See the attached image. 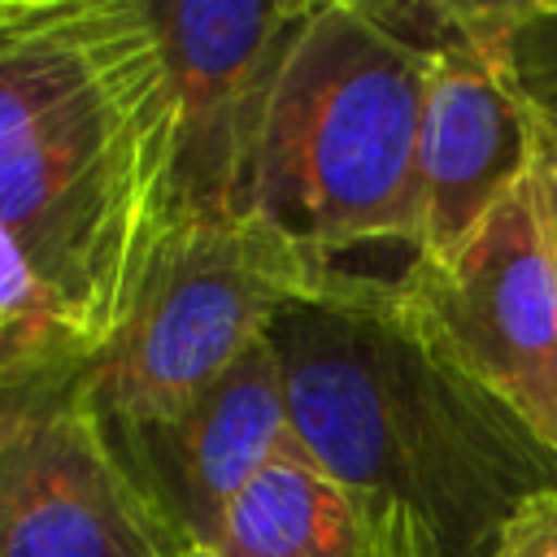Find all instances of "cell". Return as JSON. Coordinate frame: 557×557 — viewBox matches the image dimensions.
Returning <instances> with one entry per match:
<instances>
[{
  "mask_svg": "<svg viewBox=\"0 0 557 557\" xmlns=\"http://www.w3.org/2000/svg\"><path fill=\"white\" fill-rule=\"evenodd\" d=\"M531 174L540 183L544 213H548L553 244H557V122H535V161H531Z\"/></svg>",
  "mask_w": 557,
  "mask_h": 557,
  "instance_id": "obj_15",
  "label": "cell"
},
{
  "mask_svg": "<svg viewBox=\"0 0 557 557\" xmlns=\"http://www.w3.org/2000/svg\"><path fill=\"white\" fill-rule=\"evenodd\" d=\"M83 366L52 374L0 435V557H178L109 448Z\"/></svg>",
  "mask_w": 557,
  "mask_h": 557,
  "instance_id": "obj_7",
  "label": "cell"
},
{
  "mask_svg": "<svg viewBox=\"0 0 557 557\" xmlns=\"http://www.w3.org/2000/svg\"><path fill=\"white\" fill-rule=\"evenodd\" d=\"M431 52L370 0H322L296 30L257 152V218L318 274L348 252L422 244V113Z\"/></svg>",
  "mask_w": 557,
  "mask_h": 557,
  "instance_id": "obj_3",
  "label": "cell"
},
{
  "mask_svg": "<svg viewBox=\"0 0 557 557\" xmlns=\"http://www.w3.org/2000/svg\"><path fill=\"white\" fill-rule=\"evenodd\" d=\"M392 278L335 270L270 322L292 440L426 557H492L505 522L557 487V453L418 331Z\"/></svg>",
  "mask_w": 557,
  "mask_h": 557,
  "instance_id": "obj_2",
  "label": "cell"
},
{
  "mask_svg": "<svg viewBox=\"0 0 557 557\" xmlns=\"http://www.w3.org/2000/svg\"><path fill=\"white\" fill-rule=\"evenodd\" d=\"M174 96L144 0H0V235L96 357L170 235Z\"/></svg>",
  "mask_w": 557,
  "mask_h": 557,
  "instance_id": "obj_1",
  "label": "cell"
},
{
  "mask_svg": "<svg viewBox=\"0 0 557 557\" xmlns=\"http://www.w3.org/2000/svg\"><path fill=\"white\" fill-rule=\"evenodd\" d=\"M457 17L531 117L557 122V0H457Z\"/></svg>",
  "mask_w": 557,
  "mask_h": 557,
  "instance_id": "obj_11",
  "label": "cell"
},
{
  "mask_svg": "<svg viewBox=\"0 0 557 557\" xmlns=\"http://www.w3.org/2000/svg\"><path fill=\"white\" fill-rule=\"evenodd\" d=\"M535 161V117L500 65L466 35L453 0V30L431 52L422 113V261H444Z\"/></svg>",
  "mask_w": 557,
  "mask_h": 557,
  "instance_id": "obj_9",
  "label": "cell"
},
{
  "mask_svg": "<svg viewBox=\"0 0 557 557\" xmlns=\"http://www.w3.org/2000/svg\"><path fill=\"white\" fill-rule=\"evenodd\" d=\"M196 557H426V548L292 444L235 496Z\"/></svg>",
  "mask_w": 557,
  "mask_h": 557,
  "instance_id": "obj_10",
  "label": "cell"
},
{
  "mask_svg": "<svg viewBox=\"0 0 557 557\" xmlns=\"http://www.w3.org/2000/svg\"><path fill=\"white\" fill-rule=\"evenodd\" d=\"M87 357H61V361H35V366H0V435L13 422V413L61 370L83 366Z\"/></svg>",
  "mask_w": 557,
  "mask_h": 557,
  "instance_id": "obj_14",
  "label": "cell"
},
{
  "mask_svg": "<svg viewBox=\"0 0 557 557\" xmlns=\"http://www.w3.org/2000/svg\"><path fill=\"white\" fill-rule=\"evenodd\" d=\"M104 440L178 557L205 553L235 496L296 444L270 335L170 418L104 426Z\"/></svg>",
  "mask_w": 557,
  "mask_h": 557,
  "instance_id": "obj_8",
  "label": "cell"
},
{
  "mask_svg": "<svg viewBox=\"0 0 557 557\" xmlns=\"http://www.w3.org/2000/svg\"><path fill=\"white\" fill-rule=\"evenodd\" d=\"M326 278L261 218L165 235L135 309L83 366L87 405L104 426L170 418L257 348L287 300Z\"/></svg>",
  "mask_w": 557,
  "mask_h": 557,
  "instance_id": "obj_4",
  "label": "cell"
},
{
  "mask_svg": "<svg viewBox=\"0 0 557 557\" xmlns=\"http://www.w3.org/2000/svg\"><path fill=\"white\" fill-rule=\"evenodd\" d=\"M418 331L557 453V244L527 174L444 261L392 278Z\"/></svg>",
  "mask_w": 557,
  "mask_h": 557,
  "instance_id": "obj_5",
  "label": "cell"
},
{
  "mask_svg": "<svg viewBox=\"0 0 557 557\" xmlns=\"http://www.w3.org/2000/svg\"><path fill=\"white\" fill-rule=\"evenodd\" d=\"M174 96L170 235L257 218V152L283 57L313 4L144 0Z\"/></svg>",
  "mask_w": 557,
  "mask_h": 557,
  "instance_id": "obj_6",
  "label": "cell"
},
{
  "mask_svg": "<svg viewBox=\"0 0 557 557\" xmlns=\"http://www.w3.org/2000/svg\"><path fill=\"white\" fill-rule=\"evenodd\" d=\"M492 557H557V487L531 496L505 522Z\"/></svg>",
  "mask_w": 557,
  "mask_h": 557,
  "instance_id": "obj_13",
  "label": "cell"
},
{
  "mask_svg": "<svg viewBox=\"0 0 557 557\" xmlns=\"http://www.w3.org/2000/svg\"><path fill=\"white\" fill-rule=\"evenodd\" d=\"M61 357H87V352L48 318L26 270L17 265V257L0 235V366H35Z\"/></svg>",
  "mask_w": 557,
  "mask_h": 557,
  "instance_id": "obj_12",
  "label": "cell"
}]
</instances>
